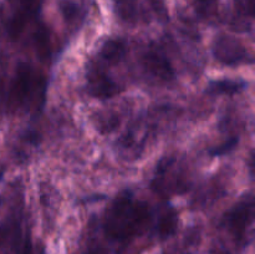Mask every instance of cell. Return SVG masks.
<instances>
[{
    "instance_id": "cell-7",
    "label": "cell",
    "mask_w": 255,
    "mask_h": 254,
    "mask_svg": "<svg viewBox=\"0 0 255 254\" xmlns=\"http://www.w3.org/2000/svg\"><path fill=\"white\" fill-rule=\"evenodd\" d=\"M117 16L127 24H134L138 20L137 0H112Z\"/></svg>"
},
{
    "instance_id": "cell-5",
    "label": "cell",
    "mask_w": 255,
    "mask_h": 254,
    "mask_svg": "<svg viewBox=\"0 0 255 254\" xmlns=\"http://www.w3.org/2000/svg\"><path fill=\"white\" fill-rule=\"evenodd\" d=\"M86 89L96 99H111L121 91L117 82L99 66H90L87 69Z\"/></svg>"
},
{
    "instance_id": "cell-10",
    "label": "cell",
    "mask_w": 255,
    "mask_h": 254,
    "mask_svg": "<svg viewBox=\"0 0 255 254\" xmlns=\"http://www.w3.org/2000/svg\"><path fill=\"white\" fill-rule=\"evenodd\" d=\"M34 44H35V51H36L37 56L41 60H47L51 54L50 50V35L49 30L44 24H40L36 27L34 34Z\"/></svg>"
},
{
    "instance_id": "cell-11",
    "label": "cell",
    "mask_w": 255,
    "mask_h": 254,
    "mask_svg": "<svg viewBox=\"0 0 255 254\" xmlns=\"http://www.w3.org/2000/svg\"><path fill=\"white\" fill-rule=\"evenodd\" d=\"M177 227V212L173 208H168L163 212L157 222V232L161 238H168L174 233Z\"/></svg>"
},
{
    "instance_id": "cell-8",
    "label": "cell",
    "mask_w": 255,
    "mask_h": 254,
    "mask_svg": "<svg viewBox=\"0 0 255 254\" xmlns=\"http://www.w3.org/2000/svg\"><path fill=\"white\" fill-rule=\"evenodd\" d=\"M246 86L247 82L244 81H237V80L229 79L216 80V81H212L208 85L207 92L212 95H233L246 89Z\"/></svg>"
},
{
    "instance_id": "cell-12",
    "label": "cell",
    "mask_w": 255,
    "mask_h": 254,
    "mask_svg": "<svg viewBox=\"0 0 255 254\" xmlns=\"http://www.w3.org/2000/svg\"><path fill=\"white\" fill-rule=\"evenodd\" d=\"M60 10L62 12L65 21L67 24H75L81 17V7L72 0H61L60 1Z\"/></svg>"
},
{
    "instance_id": "cell-17",
    "label": "cell",
    "mask_w": 255,
    "mask_h": 254,
    "mask_svg": "<svg viewBox=\"0 0 255 254\" xmlns=\"http://www.w3.org/2000/svg\"><path fill=\"white\" fill-rule=\"evenodd\" d=\"M149 6L152 7L153 12L156 14L157 19L162 22L168 21L169 14L168 9H167V5L164 0H148Z\"/></svg>"
},
{
    "instance_id": "cell-14",
    "label": "cell",
    "mask_w": 255,
    "mask_h": 254,
    "mask_svg": "<svg viewBox=\"0 0 255 254\" xmlns=\"http://www.w3.org/2000/svg\"><path fill=\"white\" fill-rule=\"evenodd\" d=\"M119 124L120 119L115 114H111V112L97 115L96 122H95L96 127L102 133H110V132H112L115 128H117Z\"/></svg>"
},
{
    "instance_id": "cell-18",
    "label": "cell",
    "mask_w": 255,
    "mask_h": 254,
    "mask_svg": "<svg viewBox=\"0 0 255 254\" xmlns=\"http://www.w3.org/2000/svg\"><path fill=\"white\" fill-rule=\"evenodd\" d=\"M254 2L255 0H234L237 9L246 16H253L254 15Z\"/></svg>"
},
{
    "instance_id": "cell-2",
    "label": "cell",
    "mask_w": 255,
    "mask_h": 254,
    "mask_svg": "<svg viewBox=\"0 0 255 254\" xmlns=\"http://www.w3.org/2000/svg\"><path fill=\"white\" fill-rule=\"evenodd\" d=\"M212 52L221 64L227 66L253 62V57L249 54L248 49L238 39L229 35H219L214 40Z\"/></svg>"
},
{
    "instance_id": "cell-9",
    "label": "cell",
    "mask_w": 255,
    "mask_h": 254,
    "mask_svg": "<svg viewBox=\"0 0 255 254\" xmlns=\"http://www.w3.org/2000/svg\"><path fill=\"white\" fill-rule=\"evenodd\" d=\"M125 52H126V45L122 40L110 39L104 42L100 55L102 59L109 62H119L122 60Z\"/></svg>"
},
{
    "instance_id": "cell-16",
    "label": "cell",
    "mask_w": 255,
    "mask_h": 254,
    "mask_svg": "<svg viewBox=\"0 0 255 254\" xmlns=\"http://www.w3.org/2000/svg\"><path fill=\"white\" fill-rule=\"evenodd\" d=\"M238 142H239L238 137L233 136V137H231L229 139H227L226 142H223L222 144H219V146L214 147V148L212 149L209 153H211L212 157L224 156V154H227V153H229V152L233 151V149L238 146Z\"/></svg>"
},
{
    "instance_id": "cell-4",
    "label": "cell",
    "mask_w": 255,
    "mask_h": 254,
    "mask_svg": "<svg viewBox=\"0 0 255 254\" xmlns=\"http://www.w3.org/2000/svg\"><path fill=\"white\" fill-rule=\"evenodd\" d=\"M34 77L32 70L27 64H19L15 71V77L12 79L7 95V104L11 109H17L25 104L34 89Z\"/></svg>"
},
{
    "instance_id": "cell-6",
    "label": "cell",
    "mask_w": 255,
    "mask_h": 254,
    "mask_svg": "<svg viewBox=\"0 0 255 254\" xmlns=\"http://www.w3.org/2000/svg\"><path fill=\"white\" fill-rule=\"evenodd\" d=\"M142 62H143L144 69L157 79L166 82L173 80V67L166 55L159 51L158 49L148 50L142 57Z\"/></svg>"
},
{
    "instance_id": "cell-13",
    "label": "cell",
    "mask_w": 255,
    "mask_h": 254,
    "mask_svg": "<svg viewBox=\"0 0 255 254\" xmlns=\"http://www.w3.org/2000/svg\"><path fill=\"white\" fill-rule=\"evenodd\" d=\"M10 1L16 5V12L15 14L30 17L37 14L40 6H41L42 0H10Z\"/></svg>"
},
{
    "instance_id": "cell-19",
    "label": "cell",
    "mask_w": 255,
    "mask_h": 254,
    "mask_svg": "<svg viewBox=\"0 0 255 254\" xmlns=\"http://www.w3.org/2000/svg\"><path fill=\"white\" fill-rule=\"evenodd\" d=\"M0 203H1V199H0Z\"/></svg>"
},
{
    "instance_id": "cell-15",
    "label": "cell",
    "mask_w": 255,
    "mask_h": 254,
    "mask_svg": "<svg viewBox=\"0 0 255 254\" xmlns=\"http://www.w3.org/2000/svg\"><path fill=\"white\" fill-rule=\"evenodd\" d=\"M193 1L199 16L208 19L214 16L218 11V0H193Z\"/></svg>"
},
{
    "instance_id": "cell-3",
    "label": "cell",
    "mask_w": 255,
    "mask_h": 254,
    "mask_svg": "<svg viewBox=\"0 0 255 254\" xmlns=\"http://www.w3.org/2000/svg\"><path fill=\"white\" fill-rule=\"evenodd\" d=\"M254 202L253 198L244 199L234 206L224 217L226 227L238 241L247 238V231L253 223Z\"/></svg>"
},
{
    "instance_id": "cell-1",
    "label": "cell",
    "mask_w": 255,
    "mask_h": 254,
    "mask_svg": "<svg viewBox=\"0 0 255 254\" xmlns=\"http://www.w3.org/2000/svg\"><path fill=\"white\" fill-rule=\"evenodd\" d=\"M148 219L147 204L143 202H133L132 194L124 192L115 199L107 212L105 231L112 238L124 241L141 233Z\"/></svg>"
}]
</instances>
